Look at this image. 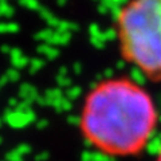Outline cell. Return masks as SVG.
<instances>
[{"instance_id":"cell-2","label":"cell","mask_w":161,"mask_h":161,"mask_svg":"<svg viewBox=\"0 0 161 161\" xmlns=\"http://www.w3.org/2000/svg\"><path fill=\"white\" fill-rule=\"evenodd\" d=\"M114 32L125 62L161 82V0H128L115 14Z\"/></svg>"},{"instance_id":"cell-1","label":"cell","mask_w":161,"mask_h":161,"mask_svg":"<svg viewBox=\"0 0 161 161\" xmlns=\"http://www.w3.org/2000/svg\"><path fill=\"white\" fill-rule=\"evenodd\" d=\"M158 128V109L147 87L128 75L99 79L83 95L78 132L94 152L110 158L140 156Z\"/></svg>"},{"instance_id":"cell-3","label":"cell","mask_w":161,"mask_h":161,"mask_svg":"<svg viewBox=\"0 0 161 161\" xmlns=\"http://www.w3.org/2000/svg\"><path fill=\"white\" fill-rule=\"evenodd\" d=\"M154 161H161V144H160V148L157 150V154H156V160Z\"/></svg>"}]
</instances>
